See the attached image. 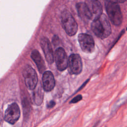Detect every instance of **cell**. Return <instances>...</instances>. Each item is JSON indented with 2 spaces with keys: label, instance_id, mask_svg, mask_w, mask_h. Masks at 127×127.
<instances>
[{
  "label": "cell",
  "instance_id": "52a82bcc",
  "mask_svg": "<svg viewBox=\"0 0 127 127\" xmlns=\"http://www.w3.org/2000/svg\"><path fill=\"white\" fill-rule=\"evenodd\" d=\"M20 111L18 105L16 103L10 104L6 109L4 114V120L10 124H14L19 119Z\"/></svg>",
  "mask_w": 127,
  "mask_h": 127
},
{
  "label": "cell",
  "instance_id": "ba28073f",
  "mask_svg": "<svg viewBox=\"0 0 127 127\" xmlns=\"http://www.w3.org/2000/svg\"><path fill=\"white\" fill-rule=\"evenodd\" d=\"M54 59L57 67L60 71L66 69L68 66V59L66 54L63 48L57 49L55 53Z\"/></svg>",
  "mask_w": 127,
  "mask_h": 127
},
{
  "label": "cell",
  "instance_id": "e0dca14e",
  "mask_svg": "<svg viewBox=\"0 0 127 127\" xmlns=\"http://www.w3.org/2000/svg\"><path fill=\"white\" fill-rule=\"evenodd\" d=\"M1 120H2V114H1V112L0 111V124L1 122Z\"/></svg>",
  "mask_w": 127,
  "mask_h": 127
},
{
  "label": "cell",
  "instance_id": "8992f818",
  "mask_svg": "<svg viewBox=\"0 0 127 127\" xmlns=\"http://www.w3.org/2000/svg\"><path fill=\"white\" fill-rule=\"evenodd\" d=\"M78 41L82 51L85 53H92L95 50V43L91 36L85 33L78 35Z\"/></svg>",
  "mask_w": 127,
  "mask_h": 127
},
{
  "label": "cell",
  "instance_id": "30bf717a",
  "mask_svg": "<svg viewBox=\"0 0 127 127\" xmlns=\"http://www.w3.org/2000/svg\"><path fill=\"white\" fill-rule=\"evenodd\" d=\"M40 45L44 52L47 62L49 64L54 62V55L51 43L46 37H42L40 40Z\"/></svg>",
  "mask_w": 127,
  "mask_h": 127
},
{
  "label": "cell",
  "instance_id": "7a4b0ae2",
  "mask_svg": "<svg viewBox=\"0 0 127 127\" xmlns=\"http://www.w3.org/2000/svg\"><path fill=\"white\" fill-rule=\"evenodd\" d=\"M91 26L93 33L101 39L108 37L112 32L109 20L104 14H102L99 17L93 20Z\"/></svg>",
  "mask_w": 127,
  "mask_h": 127
},
{
  "label": "cell",
  "instance_id": "277c9868",
  "mask_svg": "<svg viewBox=\"0 0 127 127\" xmlns=\"http://www.w3.org/2000/svg\"><path fill=\"white\" fill-rule=\"evenodd\" d=\"M61 22L65 32L70 36L75 35L78 30L77 24L71 14L67 10H64L61 14Z\"/></svg>",
  "mask_w": 127,
  "mask_h": 127
},
{
  "label": "cell",
  "instance_id": "3957f363",
  "mask_svg": "<svg viewBox=\"0 0 127 127\" xmlns=\"http://www.w3.org/2000/svg\"><path fill=\"white\" fill-rule=\"evenodd\" d=\"M105 8L108 17L113 24L116 26L121 25L123 17L118 0H106Z\"/></svg>",
  "mask_w": 127,
  "mask_h": 127
},
{
  "label": "cell",
  "instance_id": "5b68a950",
  "mask_svg": "<svg viewBox=\"0 0 127 127\" xmlns=\"http://www.w3.org/2000/svg\"><path fill=\"white\" fill-rule=\"evenodd\" d=\"M23 76L26 87L33 90L38 83V76L35 69L29 65H26L23 70Z\"/></svg>",
  "mask_w": 127,
  "mask_h": 127
},
{
  "label": "cell",
  "instance_id": "6da1fadb",
  "mask_svg": "<svg viewBox=\"0 0 127 127\" xmlns=\"http://www.w3.org/2000/svg\"><path fill=\"white\" fill-rule=\"evenodd\" d=\"M79 15L84 19L94 20L102 14V6L98 0H86L76 5Z\"/></svg>",
  "mask_w": 127,
  "mask_h": 127
},
{
  "label": "cell",
  "instance_id": "2e32d148",
  "mask_svg": "<svg viewBox=\"0 0 127 127\" xmlns=\"http://www.w3.org/2000/svg\"><path fill=\"white\" fill-rule=\"evenodd\" d=\"M56 105V102L54 100H51L47 104V107L48 109H51L53 108Z\"/></svg>",
  "mask_w": 127,
  "mask_h": 127
},
{
  "label": "cell",
  "instance_id": "5bb4252c",
  "mask_svg": "<svg viewBox=\"0 0 127 127\" xmlns=\"http://www.w3.org/2000/svg\"><path fill=\"white\" fill-rule=\"evenodd\" d=\"M82 99V96L81 95H78L74 97L70 102V103H76L81 100Z\"/></svg>",
  "mask_w": 127,
  "mask_h": 127
},
{
  "label": "cell",
  "instance_id": "8fae6325",
  "mask_svg": "<svg viewBox=\"0 0 127 127\" xmlns=\"http://www.w3.org/2000/svg\"><path fill=\"white\" fill-rule=\"evenodd\" d=\"M42 76L43 88L46 92L51 91L55 86V80L53 74L50 71L44 72Z\"/></svg>",
  "mask_w": 127,
  "mask_h": 127
},
{
  "label": "cell",
  "instance_id": "9a60e30c",
  "mask_svg": "<svg viewBox=\"0 0 127 127\" xmlns=\"http://www.w3.org/2000/svg\"><path fill=\"white\" fill-rule=\"evenodd\" d=\"M23 106L24 107L23 110L24 111V114H26V113H27V112H28V110L30 109V105L28 102L27 101H23Z\"/></svg>",
  "mask_w": 127,
  "mask_h": 127
},
{
  "label": "cell",
  "instance_id": "9c48e42d",
  "mask_svg": "<svg viewBox=\"0 0 127 127\" xmlns=\"http://www.w3.org/2000/svg\"><path fill=\"white\" fill-rule=\"evenodd\" d=\"M68 66L71 74H80L82 69V62L80 56L76 54L70 55L68 59Z\"/></svg>",
  "mask_w": 127,
  "mask_h": 127
},
{
  "label": "cell",
  "instance_id": "4fadbf2b",
  "mask_svg": "<svg viewBox=\"0 0 127 127\" xmlns=\"http://www.w3.org/2000/svg\"><path fill=\"white\" fill-rule=\"evenodd\" d=\"M33 90H34L33 94L34 102L36 105L40 106L42 104L44 98V89L40 84L36 89L34 88Z\"/></svg>",
  "mask_w": 127,
  "mask_h": 127
},
{
  "label": "cell",
  "instance_id": "7c38bea8",
  "mask_svg": "<svg viewBox=\"0 0 127 127\" xmlns=\"http://www.w3.org/2000/svg\"><path fill=\"white\" fill-rule=\"evenodd\" d=\"M31 57L36 64L39 72L43 73L45 72L46 71L45 64L38 51L37 50H33L31 54Z\"/></svg>",
  "mask_w": 127,
  "mask_h": 127
}]
</instances>
